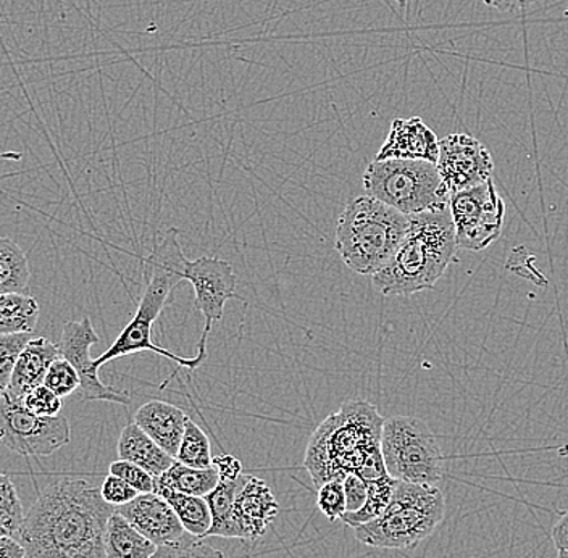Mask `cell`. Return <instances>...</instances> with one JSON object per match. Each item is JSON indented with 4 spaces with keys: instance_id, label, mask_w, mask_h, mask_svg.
I'll list each match as a JSON object with an SVG mask.
<instances>
[{
    "instance_id": "13",
    "label": "cell",
    "mask_w": 568,
    "mask_h": 558,
    "mask_svg": "<svg viewBox=\"0 0 568 558\" xmlns=\"http://www.w3.org/2000/svg\"><path fill=\"white\" fill-rule=\"evenodd\" d=\"M101 337L95 333L91 318L81 322H67L60 337V355L73 365L81 382V397L83 400L112 402V404L130 405L131 397L126 390L105 386L99 379V368L91 357V347L99 344Z\"/></svg>"
},
{
    "instance_id": "17",
    "label": "cell",
    "mask_w": 568,
    "mask_h": 558,
    "mask_svg": "<svg viewBox=\"0 0 568 558\" xmlns=\"http://www.w3.org/2000/svg\"><path fill=\"white\" fill-rule=\"evenodd\" d=\"M60 357L59 346L45 337H33L18 357L7 399L23 402L24 397L44 383L49 368Z\"/></svg>"
},
{
    "instance_id": "34",
    "label": "cell",
    "mask_w": 568,
    "mask_h": 558,
    "mask_svg": "<svg viewBox=\"0 0 568 558\" xmlns=\"http://www.w3.org/2000/svg\"><path fill=\"white\" fill-rule=\"evenodd\" d=\"M110 475L119 476L120 479L126 481L128 485L133 486L140 494L154 493L155 478L149 475L148 471L142 470L138 465L131 464L126 460H116L110 464Z\"/></svg>"
},
{
    "instance_id": "12",
    "label": "cell",
    "mask_w": 568,
    "mask_h": 558,
    "mask_svg": "<svg viewBox=\"0 0 568 558\" xmlns=\"http://www.w3.org/2000/svg\"><path fill=\"white\" fill-rule=\"evenodd\" d=\"M439 175L449 194L470 190L493 180L491 152L470 134L456 133L439 141Z\"/></svg>"
},
{
    "instance_id": "4",
    "label": "cell",
    "mask_w": 568,
    "mask_h": 558,
    "mask_svg": "<svg viewBox=\"0 0 568 558\" xmlns=\"http://www.w3.org/2000/svg\"><path fill=\"white\" fill-rule=\"evenodd\" d=\"M178 236H180V231L176 227H170L163 233L162 240L155 243L151 255L144 258L145 268L149 272L148 284H145L144 293L138 304L136 314L124 326L115 343L101 357L94 358L95 367L101 368L102 365L109 364L115 358L141 354V352H154L160 357L169 358L191 372L201 367L202 362L207 361L199 354L195 357H181V355L163 349L152 341L154 323L158 322L159 315L162 314L166 301L172 296L178 284L184 281L187 258L184 257Z\"/></svg>"
},
{
    "instance_id": "21",
    "label": "cell",
    "mask_w": 568,
    "mask_h": 558,
    "mask_svg": "<svg viewBox=\"0 0 568 558\" xmlns=\"http://www.w3.org/2000/svg\"><path fill=\"white\" fill-rule=\"evenodd\" d=\"M155 494L166 500L180 518L184 531L204 539L212 526L211 508L205 497L187 496L165 486L155 485Z\"/></svg>"
},
{
    "instance_id": "6",
    "label": "cell",
    "mask_w": 568,
    "mask_h": 558,
    "mask_svg": "<svg viewBox=\"0 0 568 558\" xmlns=\"http://www.w3.org/2000/svg\"><path fill=\"white\" fill-rule=\"evenodd\" d=\"M444 517L446 499L438 486L397 481L385 511L354 528V535L375 549L412 550L439 528Z\"/></svg>"
},
{
    "instance_id": "16",
    "label": "cell",
    "mask_w": 568,
    "mask_h": 558,
    "mask_svg": "<svg viewBox=\"0 0 568 558\" xmlns=\"http://www.w3.org/2000/svg\"><path fill=\"white\" fill-rule=\"evenodd\" d=\"M390 159L438 163L439 138L420 116L393 120L388 138L383 142L375 160L382 162Z\"/></svg>"
},
{
    "instance_id": "10",
    "label": "cell",
    "mask_w": 568,
    "mask_h": 558,
    "mask_svg": "<svg viewBox=\"0 0 568 558\" xmlns=\"http://www.w3.org/2000/svg\"><path fill=\"white\" fill-rule=\"evenodd\" d=\"M69 419L38 417L6 396L0 399V444L23 457H48L70 444Z\"/></svg>"
},
{
    "instance_id": "36",
    "label": "cell",
    "mask_w": 568,
    "mask_h": 558,
    "mask_svg": "<svg viewBox=\"0 0 568 558\" xmlns=\"http://www.w3.org/2000/svg\"><path fill=\"white\" fill-rule=\"evenodd\" d=\"M344 493H346V508L347 511H357L364 507L367 500V483L358 478L357 475H349L343 481Z\"/></svg>"
},
{
    "instance_id": "11",
    "label": "cell",
    "mask_w": 568,
    "mask_h": 558,
    "mask_svg": "<svg viewBox=\"0 0 568 558\" xmlns=\"http://www.w3.org/2000/svg\"><path fill=\"white\" fill-rule=\"evenodd\" d=\"M184 281L193 286L194 305L205 319L204 332L199 341L197 354L207 358V339L213 323L222 322L225 305L230 298H240L237 278L230 262L216 257H201L187 261Z\"/></svg>"
},
{
    "instance_id": "37",
    "label": "cell",
    "mask_w": 568,
    "mask_h": 558,
    "mask_svg": "<svg viewBox=\"0 0 568 558\" xmlns=\"http://www.w3.org/2000/svg\"><path fill=\"white\" fill-rule=\"evenodd\" d=\"M212 467L219 473L220 481H234L244 475L241 461L230 454L215 455L212 458Z\"/></svg>"
},
{
    "instance_id": "25",
    "label": "cell",
    "mask_w": 568,
    "mask_h": 558,
    "mask_svg": "<svg viewBox=\"0 0 568 558\" xmlns=\"http://www.w3.org/2000/svg\"><path fill=\"white\" fill-rule=\"evenodd\" d=\"M31 270L27 254L9 237H0V294L27 293Z\"/></svg>"
},
{
    "instance_id": "15",
    "label": "cell",
    "mask_w": 568,
    "mask_h": 558,
    "mask_svg": "<svg viewBox=\"0 0 568 558\" xmlns=\"http://www.w3.org/2000/svg\"><path fill=\"white\" fill-rule=\"evenodd\" d=\"M115 511L155 546L175 542L186 532L172 506L155 493L140 494L126 506L116 507Z\"/></svg>"
},
{
    "instance_id": "32",
    "label": "cell",
    "mask_w": 568,
    "mask_h": 558,
    "mask_svg": "<svg viewBox=\"0 0 568 558\" xmlns=\"http://www.w3.org/2000/svg\"><path fill=\"white\" fill-rule=\"evenodd\" d=\"M317 508L326 520L336 521L346 514V493L343 481H328L317 488Z\"/></svg>"
},
{
    "instance_id": "26",
    "label": "cell",
    "mask_w": 568,
    "mask_h": 558,
    "mask_svg": "<svg viewBox=\"0 0 568 558\" xmlns=\"http://www.w3.org/2000/svg\"><path fill=\"white\" fill-rule=\"evenodd\" d=\"M396 485V479L390 478V476L367 483L368 493L364 507L357 511H346L343 518H341L343 524L351 526V528H357V526L368 524V521L378 518L385 511V508L388 507Z\"/></svg>"
},
{
    "instance_id": "20",
    "label": "cell",
    "mask_w": 568,
    "mask_h": 558,
    "mask_svg": "<svg viewBox=\"0 0 568 558\" xmlns=\"http://www.w3.org/2000/svg\"><path fill=\"white\" fill-rule=\"evenodd\" d=\"M158 547L116 511L109 518L105 532L106 558H151Z\"/></svg>"
},
{
    "instance_id": "30",
    "label": "cell",
    "mask_w": 568,
    "mask_h": 558,
    "mask_svg": "<svg viewBox=\"0 0 568 558\" xmlns=\"http://www.w3.org/2000/svg\"><path fill=\"white\" fill-rule=\"evenodd\" d=\"M151 558H226L223 552L202 541L201 538L184 532L175 542L163 544Z\"/></svg>"
},
{
    "instance_id": "27",
    "label": "cell",
    "mask_w": 568,
    "mask_h": 558,
    "mask_svg": "<svg viewBox=\"0 0 568 558\" xmlns=\"http://www.w3.org/2000/svg\"><path fill=\"white\" fill-rule=\"evenodd\" d=\"M211 439L205 435L201 426L187 418L183 439L178 449L176 460L191 468H211L212 453Z\"/></svg>"
},
{
    "instance_id": "22",
    "label": "cell",
    "mask_w": 568,
    "mask_h": 558,
    "mask_svg": "<svg viewBox=\"0 0 568 558\" xmlns=\"http://www.w3.org/2000/svg\"><path fill=\"white\" fill-rule=\"evenodd\" d=\"M247 475L234 481H220L219 486L205 496L211 508L212 526L205 538L237 539L236 526L233 521L234 497L246 483Z\"/></svg>"
},
{
    "instance_id": "3",
    "label": "cell",
    "mask_w": 568,
    "mask_h": 558,
    "mask_svg": "<svg viewBox=\"0 0 568 558\" xmlns=\"http://www.w3.org/2000/svg\"><path fill=\"white\" fill-rule=\"evenodd\" d=\"M459 248L449 207L408 216L406 236L385 268L372 276L383 296H412L433 290Z\"/></svg>"
},
{
    "instance_id": "7",
    "label": "cell",
    "mask_w": 568,
    "mask_h": 558,
    "mask_svg": "<svg viewBox=\"0 0 568 558\" xmlns=\"http://www.w3.org/2000/svg\"><path fill=\"white\" fill-rule=\"evenodd\" d=\"M362 183L365 194L407 216L449 207L438 166L425 160H373Z\"/></svg>"
},
{
    "instance_id": "14",
    "label": "cell",
    "mask_w": 568,
    "mask_h": 558,
    "mask_svg": "<svg viewBox=\"0 0 568 558\" xmlns=\"http://www.w3.org/2000/svg\"><path fill=\"white\" fill-rule=\"evenodd\" d=\"M280 514V504L264 479L247 475L243 488L234 497L233 521L237 539L255 542L265 535Z\"/></svg>"
},
{
    "instance_id": "41",
    "label": "cell",
    "mask_w": 568,
    "mask_h": 558,
    "mask_svg": "<svg viewBox=\"0 0 568 558\" xmlns=\"http://www.w3.org/2000/svg\"><path fill=\"white\" fill-rule=\"evenodd\" d=\"M557 558H568V550H559Z\"/></svg>"
},
{
    "instance_id": "35",
    "label": "cell",
    "mask_w": 568,
    "mask_h": 558,
    "mask_svg": "<svg viewBox=\"0 0 568 558\" xmlns=\"http://www.w3.org/2000/svg\"><path fill=\"white\" fill-rule=\"evenodd\" d=\"M101 494L105 503L115 508L126 506V504H130L131 500L140 496V493L133 486L128 485L119 476L110 475V473L104 483H102Z\"/></svg>"
},
{
    "instance_id": "9",
    "label": "cell",
    "mask_w": 568,
    "mask_h": 558,
    "mask_svg": "<svg viewBox=\"0 0 568 558\" xmlns=\"http://www.w3.org/2000/svg\"><path fill=\"white\" fill-rule=\"evenodd\" d=\"M449 210L462 248L483 251L503 234L506 204L493 180L450 195Z\"/></svg>"
},
{
    "instance_id": "39",
    "label": "cell",
    "mask_w": 568,
    "mask_h": 558,
    "mask_svg": "<svg viewBox=\"0 0 568 558\" xmlns=\"http://www.w3.org/2000/svg\"><path fill=\"white\" fill-rule=\"evenodd\" d=\"M0 558H27V550L12 536H0Z\"/></svg>"
},
{
    "instance_id": "29",
    "label": "cell",
    "mask_w": 568,
    "mask_h": 558,
    "mask_svg": "<svg viewBox=\"0 0 568 558\" xmlns=\"http://www.w3.org/2000/svg\"><path fill=\"white\" fill-rule=\"evenodd\" d=\"M33 337V333L0 334V399L9 389L21 351Z\"/></svg>"
},
{
    "instance_id": "24",
    "label": "cell",
    "mask_w": 568,
    "mask_h": 558,
    "mask_svg": "<svg viewBox=\"0 0 568 558\" xmlns=\"http://www.w3.org/2000/svg\"><path fill=\"white\" fill-rule=\"evenodd\" d=\"M39 312L38 301L30 294H0V334L33 333Z\"/></svg>"
},
{
    "instance_id": "5",
    "label": "cell",
    "mask_w": 568,
    "mask_h": 558,
    "mask_svg": "<svg viewBox=\"0 0 568 558\" xmlns=\"http://www.w3.org/2000/svg\"><path fill=\"white\" fill-rule=\"evenodd\" d=\"M407 227L404 213L372 195H358L347 202L337 220V254L351 272L373 276L390 261Z\"/></svg>"
},
{
    "instance_id": "19",
    "label": "cell",
    "mask_w": 568,
    "mask_h": 558,
    "mask_svg": "<svg viewBox=\"0 0 568 558\" xmlns=\"http://www.w3.org/2000/svg\"><path fill=\"white\" fill-rule=\"evenodd\" d=\"M116 453H119L120 460L138 465L155 479L169 470L176 460L175 457L166 454L154 439L145 435L134 422L124 426L119 444H116Z\"/></svg>"
},
{
    "instance_id": "18",
    "label": "cell",
    "mask_w": 568,
    "mask_h": 558,
    "mask_svg": "<svg viewBox=\"0 0 568 558\" xmlns=\"http://www.w3.org/2000/svg\"><path fill=\"white\" fill-rule=\"evenodd\" d=\"M187 418L176 405L165 400H149L138 408L134 423L166 454L176 457Z\"/></svg>"
},
{
    "instance_id": "23",
    "label": "cell",
    "mask_w": 568,
    "mask_h": 558,
    "mask_svg": "<svg viewBox=\"0 0 568 558\" xmlns=\"http://www.w3.org/2000/svg\"><path fill=\"white\" fill-rule=\"evenodd\" d=\"M219 483L220 476L215 468H191L178 460L155 479V485L195 497L209 496Z\"/></svg>"
},
{
    "instance_id": "1",
    "label": "cell",
    "mask_w": 568,
    "mask_h": 558,
    "mask_svg": "<svg viewBox=\"0 0 568 558\" xmlns=\"http://www.w3.org/2000/svg\"><path fill=\"white\" fill-rule=\"evenodd\" d=\"M113 514L101 488L83 478H60L39 494L17 539L27 558H106V524Z\"/></svg>"
},
{
    "instance_id": "33",
    "label": "cell",
    "mask_w": 568,
    "mask_h": 558,
    "mask_svg": "<svg viewBox=\"0 0 568 558\" xmlns=\"http://www.w3.org/2000/svg\"><path fill=\"white\" fill-rule=\"evenodd\" d=\"M23 404L28 410L33 412L38 417L51 418L62 415V397L57 396V394L52 393L44 384L34 387V389L24 397Z\"/></svg>"
},
{
    "instance_id": "40",
    "label": "cell",
    "mask_w": 568,
    "mask_h": 558,
    "mask_svg": "<svg viewBox=\"0 0 568 558\" xmlns=\"http://www.w3.org/2000/svg\"><path fill=\"white\" fill-rule=\"evenodd\" d=\"M552 541L557 550H568V510L554 525Z\"/></svg>"
},
{
    "instance_id": "31",
    "label": "cell",
    "mask_w": 568,
    "mask_h": 558,
    "mask_svg": "<svg viewBox=\"0 0 568 558\" xmlns=\"http://www.w3.org/2000/svg\"><path fill=\"white\" fill-rule=\"evenodd\" d=\"M42 384L48 386L57 396L62 397V399L63 397L71 396L81 386L77 369L62 355L53 362Z\"/></svg>"
},
{
    "instance_id": "2",
    "label": "cell",
    "mask_w": 568,
    "mask_h": 558,
    "mask_svg": "<svg viewBox=\"0 0 568 558\" xmlns=\"http://www.w3.org/2000/svg\"><path fill=\"white\" fill-rule=\"evenodd\" d=\"M385 419L371 402L355 399L341 405L315 429L308 440L304 468L314 485L344 481L357 475L365 483L388 475L382 454Z\"/></svg>"
},
{
    "instance_id": "28",
    "label": "cell",
    "mask_w": 568,
    "mask_h": 558,
    "mask_svg": "<svg viewBox=\"0 0 568 558\" xmlns=\"http://www.w3.org/2000/svg\"><path fill=\"white\" fill-rule=\"evenodd\" d=\"M23 520V506L16 485L6 473H0V536L17 538Z\"/></svg>"
},
{
    "instance_id": "38",
    "label": "cell",
    "mask_w": 568,
    "mask_h": 558,
    "mask_svg": "<svg viewBox=\"0 0 568 558\" xmlns=\"http://www.w3.org/2000/svg\"><path fill=\"white\" fill-rule=\"evenodd\" d=\"M483 2L491 9L499 10V12L514 13L530 9L536 0H483Z\"/></svg>"
},
{
    "instance_id": "8",
    "label": "cell",
    "mask_w": 568,
    "mask_h": 558,
    "mask_svg": "<svg viewBox=\"0 0 568 558\" xmlns=\"http://www.w3.org/2000/svg\"><path fill=\"white\" fill-rule=\"evenodd\" d=\"M386 470L396 481L438 486L444 476V455L438 437L424 419L390 417L382 433Z\"/></svg>"
}]
</instances>
